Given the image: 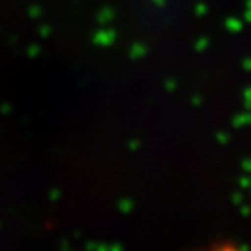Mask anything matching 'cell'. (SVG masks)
<instances>
[{"mask_svg":"<svg viewBox=\"0 0 251 251\" xmlns=\"http://www.w3.org/2000/svg\"><path fill=\"white\" fill-rule=\"evenodd\" d=\"M212 251H243V250H238L235 247H220V248H215Z\"/></svg>","mask_w":251,"mask_h":251,"instance_id":"1","label":"cell"}]
</instances>
